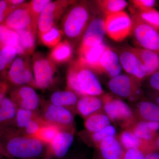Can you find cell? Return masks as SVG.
Listing matches in <instances>:
<instances>
[{
	"instance_id": "obj_11",
	"label": "cell",
	"mask_w": 159,
	"mask_h": 159,
	"mask_svg": "<svg viewBox=\"0 0 159 159\" xmlns=\"http://www.w3.org/2000/svg\"><path fill=\"white\" fill-rule=\"evenodd\" d=\"M105 34L104 19L94 17L91 20L81 39L78 53L102 43Z\"/></svg>"
},
{
	"instance_id": "obj_44",
	"label": "cell",
	"mask_w": 159,
	"mask_h": 159,
	"mask_svg": "<svg viewBox=\"0 0 159 159\" xmlns=\"http://www.w3.org/2000/svg\"><path fill=\"white\" fill-rule=\"evenodd\" d=\"M150 97L153 102L159 107V92L155 91L150 94Z\"/></svg>"
},
{
	"instance_id": "obj_35",
	"label": "cell",
	"mask_w": 159,
	"mask_h": 159,
	"mask_svg": "<svg viewBox=\"0 0 159 159\" xmlns=\"http://www.w3.org/2000/svg\"><path fill=\"white\" fill-rule=\"evenodd\" d=\"M132 9L144 22L159 30V11L154 8L143 11H138L134 8Z\"/></svg>"
},
{
	"instance_id": "obj_17",
	"label": "cell",
	"mask_w": 159,
	"mask_h": 159,
	"mask_svg": "<svg viewBox=\"0 0 159 159\" xmlns=\"http://www.w3.org/2000/svg\"><path fill=\"white\" fill-rule=\"evenodd\" d=\"M74 141L72 133L61 131L49 145L47 155L56 159L62 158L67 153Z\"/></svg>"
},
{
	"instance_id": "obj_2",
	"label": "cell",
	"mask_w": 159,
	"mask_h": 159,
	"mask_svg": "<svg viewBox=\"0 0 159 159\" xmlns=\"http://www.w3.org/2000/svg\"><path fill=\"white\" fill-rule=\"evenodd\" d=\"M0 137L10 157L38 159L43 153V143L33 137L19 135L12 130L0 127Z\"/></svg>"
},
{
	"instance_id": "obj_36",
	"label": "cell",
	"mask_w": 159,
	"mask_h": 159,
	"mask_svg": "<svg viewBox=\"0 0 159 159\" xmlns=\"http://www.w3.org/2000/svg\"><path fill=\"white\" fill-rule=\"evenodd\" d=\"M17 54L16 49L12 46H7L0 50V71L11 66Z\"/></svg>"
},
{
	"instance_id": "obj_6",
	"label": "cell",
	"mask_w": 159,
	"mask_h": 159,
	"mask_svg": "<svg viewBox=\"0 0 159 159\" xmlns=\"http://www.w3.org/2000/svg\"><path fill=\"white\" fill-rule=\"evenodd\" d=\"M102 107L111 121L122 122L124 126L131 125L134 121L133 112L125 102L109 94H103Z\"/></svg>"
},
{
	"instance_id": "obj_18",
	"label": "cell",
	"mask_w": 159,
	"mask_h": 159,
	"mask_svg": "<svg viewBox=\"0 0 159 159\" xmlns=\"http://www.w3.org/2000/svg\"><path fill=\"white\" fill-rule=\"evenodd\" d=\"M119 141L125 150L137 148L142 151L146 155L156 151L154 142L142 140L137 137L131 130L123 131L119 136Z\"/></svg>"
},
{
	"instance_id": "obj_37",
	"label": "cell",
	"mask_w": 159,
	"mask_h": 159,
	"mask_svg": "<svg viewBox=\"0 0 159 159\" xmlns=\"http://www.w3.org/2000/svg\"><path fill=\"white\" fill-rule=\"evenodd\" d=\"M35 118L32 111L19 108L16 115V121L20 128H25L32 119Z\"/></svg>"
},
{
	"instance_id": "obj_24",
	"label": "cell",
	"mask_w": 159,
	"mask_h": 159,
	"mask_svg": "<svg viewBox=\"0 0 159 159\" xmlns=\"http://www.w3.org/2000/svg\"><path fill=\"white\" fill-rule=\"evenodd\" d=\"M102 107V99L96 96H83L78 99L77 103V111L84 117L99 112Z\"/></svg>"
},
{
	"instance_id": "obj_39",
	"label": "cell",
	"mask_w": 159,
	"mask_h": 159,
	"mask_svg": "<svg viewBox=\"0 0 159 159\" xmlns=\"http://www.w3.org/2000/svg\"><path fill=\"white\" fill-rule=\"evenodd\" d=\"M45 121L43 120L34 119H32L25 127L26 134L28 136L32 137L37 133L40 128L41 127Z\"/></svg>"
},
{
	"instance_id": "obj_25",
	"label": "cell",
	"mask_w": 159,
	"mask_h": 159,
	"mask_svg": "<svg viewBox=\"0 0 159 159\" xmlns=\"http://www.w3.org/2000/svg\"><path fill=\"white\" fill-rule=\"evenodd\" d=\"M73 56V45L66 40L52 48L48 57L55 65L62 64L70 61Z\"/></svg>"
},
{
	"instance_id": "obj_29",
	"label": "cell",
	"mask_w": 159,
	"mask_h": 159,
	"mask_svg": "<svg viewBox=\"0 0 159 159\" xmlns=\"http://www.w3.org/2000/svg\"><path fill=\"white\" fill-rule=\"evenodd\" d=\"M61 130V128L57 125L45 122L37 133L31 137L49 145Z\"/></svg>"
},
{
	"instance_id": "obj_21",
	"label": "cell",
	"mask_w": 159,
	"mask_h": 159,
	"mask_svg": "<svg viewBox=\"0 0 159 159\" xmlns=\"http://www.w3.org/2000/svg\"><path fill=\"white\" fill-rule=\"evenodd\" d=\"M130 48L144 66L147 77L159 72V54L142 48L130 47Z\"/></svg>"
},
{
	"instance_id": "obj_28",
	"label": "cell",
	"mask_w": 159,
	"mask_h": 159,
	"mask_svg": "<svg viewBox=\"0 0 159 159\" xmlns=\"http://www.w3.org/2000/svg\"><path fill=\"white\" fill-rule=\"evenodd\" d=\"M51 100L52 104L66 107L77 104L78 98L77 94L72 91H57L52 94Z\"/></svg>"
},
{
	"instance_id": "obj_45",
	"label": "cell",
	"mask_w": 159,
	"mask_h": 159,
	"mask_svg": "<svg viewBox=\"0 0 159 159\" xmlns=\"http://www.w3.org/2000/svg\"><path fill=\"white\" fill-rule=\"evenodd\" d=\"M8 1L11 6H15V7L20 6L25 3V1L24 0H10Z\"/></svg>"
},
{
	"instance_id": "obj_30",
	"label": "cell",
	"mask_w": 159,
	"mask_h": 159,
	"mask_svg": "<svg viewBox=\"0 0 159 159\" xmlns=\"http://www.w3.org/2000/svg\"><path fill=\"white\" fill-rule=\"evenodd\" d=\"M96 3L105 16L124 11L128 6V3L124 0H99Z\"/></svg>"
},
{
	"instance_id": "obj_38",
	"label": "cell",
	"mask_w": 159,
	"mask_h": 159,
	"mask_svg": "<svg viewBox=\"0 0 159 159\" xmlns=\"http://www.w3.org/2000/svg\"><path fill=\"white\" fill-rule=\"evenodd\" d=\"M116 134V128L110 125L99 131L92 133V140L97 146L103 139L108 137H115Z\"/></svg>"
},
{
	"instance_id": "obj_7",
	"label": "cell",
	"mask_w": 159,
	"mask_h": 159,
	"mask_svg": "<svg viewBox=\"0 0 159 159\" xmlns=\"http://www.w3.org/2000/svg\"><path fill=\"white\" fill-rule=\"evenodd\" d=\"M34 87L46 89L53 83L56 72V65L40 53L34 54L32 61Z\"/></svg>"
},
{
	"instance_id": "obj_34",
	"label": "cell",
	"mask_w": 159,
	"mask_h": 159,
	"mask_svg": "<svg viewBox=\"0 0 159 159\" xmlns=\"http://www.w3.org/2000/svg\"><path fill=\"white\" fill-rule=\"evenodd\" d=\"M50 0H33L29 3V11L33 30L36 33L40 16L46 6L51 2Z\"/></svg>"
},
{
	"instance_id": "obj_23",
	"label": "cell",
	"mask_w": 159,
	"mask_h": 159,
	"mask_svg": "<svg viewBox=\"0 0 159 159\" xmlns=\"http://www.w3.org/2000/svg\"><path fill=\"white\" fill-rule=\"evenodd\" d=\"M18 37V48L16 51L21 56L29 57L34 53L35 47V34L31 30L16 31Z\"/></svg>"
},
{
	"instance_id": "obj_22",
	"label": "cell",
	"mask_w": 159,
	"mask_h": 159,
	"mask_svg": "<svg viewBox=\"0 0 159 159\" xmlns=\"http://www.w3.org/2000/svg\"><path fill=\"white\" fill-rule=\"evenodd\" d=\"M159 130V122L142 121L136 123L131 130L139 139L147 142H154Z\"/></svg>"
},
{
	"instance_id": "obj_31",
	"label": "cell",
	"mask_w": 159,
	"mask_h": 159,
	"mask_svg": "<svg viewBox=\"0 0 159 159\" xmlns=\"http://www.w3.org/2000/svg\"><path fill=\"white\" fill-rule=\"evenodd\" d=\"M7 46H12L17 50L18 37L16 31L3 24H0V50Z\"/></svg>"
},
{
	"instance_id": "obj_49",
	"label": "cell",
	"mask_w": 159,
	"mask_h": 159,
	"mask_svg": "<svg viewBox=\"0 0 159 159\" xmlns=\"http://www.w3.org/2000/svg\"><path fill=\"white\" fill-rule=\"evenodd\" d=\"M154 145L155 147L156 150H159V135L157 136L154 141Z\"/></svg>"
},
{
	"instance_id": "obj_14",
	"label": "cell",
	"mask_w": 159,
	"mask_h": 159,
	"mask_svg": "<svg viewBox=\"0 0 159 159\" xmlns=\"http://www.w3.org/2000/svg\"><path fill=\"white\" fill-rule=\"evenodd\" d=\"M43 120L48 123L58 126L60 128H67L74 122V116L70 111L66 107L51 104L46 107Z\"/></svg>"
},
{
	"instance_id": "obj_1",
	"label": "cell",
	"mask_w": 159,
	"mask_h": 159,
	"mask_svg": "<svg viewBox=\"0 0 159 159\" xmlns=\"http://www.w3.org/2000/svg\"><path fill=\"white\" fill-rule=\"evenodd\" d=\"M67 85L69 90L77 95L98 96L104 91L95 73L78 59L71 63L67 74Z\"/></svg>"
},
{
	"instance_id": "obj_48",
	"label": "cell",
	"mask_w": 159,
	"mask_h": 159,
	"mask_svg": "<svg viewBox=\"0 0 159 159\" xmlns=\"http://www.w3.org/2000/svg\"><path fill=\"white\" fill-rule=\"evenodd\" d=\"M6 17H7V16L4 11H2V9H0V24L4 21H5Z\"/></svg>"
},
{
	"instance_id": "obj_16",
	"label": "cell",
	"mask_w": 159,
	"mask_h": 159,
	"mask_svg": "<svg viewBox=\"0 0 159 159\" xmlns=\"http://www.w3.org/2000/svg\"><path fill=\"white\" fill-rule=\"evenodd\" d=\"M122 69L119 55L107 47L99 60L95 73L105 74L113 78L119 75Z\"/></svg>"
},
{
	"instance_id": "obj_32",
	"label": "cell",
	"mask_w": 159,
	"mask_h": 159,
	"mask_svg": "<svg viewBox=\"0 0 159 159\" xmlns=\"http://www.w3.org/2000/svg\"><path fill=\"white\" fill-rule=\"evenodd\" d=\"M63 36V33L62 30L55 26L49 31L39 34L40 40L42 43L48 48H52L61 42Z\"/></svg>"
},
{
	"instance_id": "obj_20",
	"label": "cell",
	"mask_w": 159,
	"mask_h": 159,
	"mask_svg": "<svg viewBox=\"0 0 159 159\" xmlns=\"http://www.w3.org/2000/svg\"><path fill=\"white\" fill-rule=\"evenodd\" d=\"M107 47L104 43H102L78 53L77 59L95 73L99 60Z\"/></svg>"
},
{
	"instance_id": "obj_46",
	"label": "cell",
	"mask_w": 159,
	"mask_h": 159,
	"mask_svg": "<svg viewBox=\"0 0 159 159\" xmlns=\"http://www.w3.org/2000/svg\"><path fill=\"white\" fill-rule=\"evenodd\" d=\"M0 154L7 157H10L7 153L0 137Z\"/></svg>"
},
{
	"instance_id": "obj_8",
	"label": "cell",
	"mask_w": 159,
	"mask_h": 159,
	"mask_svg": "<svg viewBox=\"0 0 159 159\" xmlns=\"http://www.w3.org/2000/svg\"><path fill=\"white\" fill-rule=\"evenodd\" d=\"M75 1L58 0L49 3L40 16L38 25V34L49 31L55 26L56 23Z\"/></svg>"
},
{
	"instance_id": "obj_10",
	"label": "cell",
	"mask_w": 159,
	"mask_h": 159,
	"mask_svg": "<svg viewBox=\"0 0 159 159\" xmlns=\"http://www.w3.org/2000/svg\"><path fill=\"white\" fill-rule=\"evenodd\" d=\"M140 83L129 75L119 74L111 78L108 83V87L118 97L131 99L140 93Z\"/></svg>"
},
{
	"instance_id": "obj_19",
	"label": "cell",
	"mask_w": 159,
	"mask_h": 159,
	"mask_svg": "<svg viewBox=\"0 0 159 159\" xmlns=\"http://www.w3.org/2000/svg\"><path fill=\"white\" fill-rule=\"evenodd\" d=\"M97 146L100 155L99 159H123L125 151L115 137L103 139Z\"/></svg>"
},
{
	"instance_id": "obj_43",
	"label": "cell",
	"mask_w": 159,
	"mask_h": 159,
	"mask_svg": "<svg viewBox=\"0 0 159 159\" xmlns=\"http://www.w3.org/2000/svg\"><path fill=\"white\" fill-rule=\"evenodd\" d=\"M8 88L9 86L7 83L2 80H0V103L5 98Z\"/></svg>"
},
{
	"instance_id": "obj_42",
	"label": "cell",
	"mask_w": 159,
	"mask_h": 159,
	"mask_svg": "<svg viewBox=\"0 0 159 159\" xmlns=\"http://www.w3.org/2000/svg\"><path fill=\"white\" fill-rule=\"evenodd\" d=\"M148 83L152 88L155 91L159 92V72L149 76Z\"/></svg>"
},
{
	"instance_id": "obj_3",
	"label": "cell",
	"mask_w": 159,
	"mask_h": 159,
	"mask_svg": "<svg viewBox=\"0 0 159 159\" xmlns=\"http://www.w3.org/2000/svg\"><path fill=\"white\" fill-rule=\"evenodd\" d=\"M90 19L89 8L85 1L75 2L71 5L64 14L61 22V30L67 40L74 43L81 39Z\"/></svg>"
},
{
	"instance_id": "obj_15",
	"label": "cell",
	"mask_w": 159,
	"mask_h": 159,
	"mask_svg": "<svg viewBox=\"0 0 159 159\" xmlns=\"http://www.w3.org/2000/svg\"><path fill=\"white\" fill-rule=\"evenodd\" d=\"M11 99L20 108L33 111L39 104L38 95L34 89L29 86H23L11 93Z\"/></svg>"
},
{
	"instance_id": "obj_47",
	"label": "cell",
	"mask_w": 159,
	"mask_h": 159,
	"mask_svg": "<svg viewBox=\"0 0 159 159\" xmlns=\"http://www.w3.org/2000/svg\"><path fill=\"white\" fill-rule=\"evenodd\" d=\"M145 159H159V153L156 152L148 153L145 156Z\"/></svg>"
},
{
	"instance_id": "obj_5",
	"label": "cell",
	"mask_w": 159,
	"mask_h": 159,
	"mask_svg": "<svg viewBox=\"0 0 159 159\" xmlns=\"http://www.w3.org/2000/svg\"><path fill=\"white\" fill-rule=\"evenodd\" d=\"M104 22L106 34L114 41L122 42L132 33V20L125 11L106 16Z\"/></svg>"
},
{
	"instance_id": "obj_9",
	"label": "cell",
	"mask_w": 159,
	"mask_h": 159,
	"mask_svg": "<svg viewBox=\"0 0 159 159\" xmlns=\"http://www.w3.org/2000/svg\"><path fill=\"white\" fill-rule=\"evenodd\" d=\"M30 60L29 57L21 56L15 58L10 66L8 78L15 85L30 84L34 87Z\"/></svg>"
},
{
	"instance_id": "obj_4",
	"label": "cell",
	"mask_w": 159,
	"mask_h": 159,
	"mask_svg": "<svg viewBox=\"0 0 159 159\" xmlns=\"http://www.w3.org/2000/svg\"><path fill=\"white\" fill-rule=\"evenodd\" d=\"M134 37L140 48L147 49L159 54V31L146 23L131 9Z\"/></svg>"
},
{
	"instance_id": "obj_13",
	"label": "cell",
	"mask_w": 159,
	"mask_h": 159,
	"mask_svg": "<svg viewBox=\"0 0 159 159\" xmlns=\"http://www.w3.org/2000/svg\"><path fill=\"white\" fill-rule=\"evenodd\" d=\"M4 25L16 31L28 29L36 33L32 27L29 3H24L11 11L6 18Z\"/></svg>"
},
{
	"instance_id": "obj_12",
	"label": "cell",
	"mask_w": 159,
	"mask_h": 159,
	"mask_svg": "<svg viewBox=\"0 0 159 159\" xmlns=\"http://www.w3.org/2000/svg\"><path fill=\"white\" fill-rule=\"evenodd\" d=\"M119 56L122 68L129 75L140 83L147 77L144 66L130 48L121 51Z\"/></svg>"
},
{
	"instance_id": "obj_40",
	"label": "cell",
	"mask_w": 159,
	"mask_h": 159,
	"mask_svg": "<svg viewBox=\"0 0 159 159\" xmlns=\"http://www.w3.org/2000/svg\"><path fill=\"white\" fill-rule=\"evenodd\" d=\"M130 2L138 11H143L153 8L156 1L154 0H132Z\"/></svg>"
},
{
	"instance_id": "obj_33",
	"label": "cell",
	"mask_w": 159,
	"mask_h": 159,
	"mask_svg": "<svg viewBox=\"0 0 159 159\" xmlns=\"http://www.w3.org/2000/svg\"><path fill=\"white\" fill-rule=\"evenodd\" d=\"M17 106L10 98L5 97L0 103V125L16 117Z\"/></svg>"
},
{
	"instance_id": "obj_41",
	"label": "cell",
	"mask_w": 159,
	"mask_h": 159,
	"mask_svg": "<svg viewBox=\"0 0 159 159\" xmlns=\"http://www.w3.org/2000/svg\"><path fill=\"white\" fill-rule=\"evenodd\" d=\"M145 156L142 151L137 148H132L125 151L123 159H145Z\"/></svg>"
},
{
	"instance_id": "obj_26",
	"label": "cell",
	"mask_w": 159,
	"mask_h": 159,
	"mask_svg": "<svg viewBox=\"0 0 159 159\" xmlns=\"http://www.w3.org/2000/svg\"><path fill=\"white\" fill-rule=\"evenodd\" d=\"M137 111L143 121L159 122V107L154 102L141 101L137 105Z\"/></svg>"
},
{
	"instance_id": "obj_27",
	"label": "cell",
	"mask_w": 159,
	"mask_h": 159,
	"mask_svg": "<svg viewBox=\"0 0 159 159\" xmlns=\"http://www.w3.org/2000/svg\"><path fill=\"white\" fill-rule=\"evenodd\" d=\"M111 125V120L105 114L97 112L87 117L84 126L92 133L97 132Z\"/></svg>"
}]
</instances>
